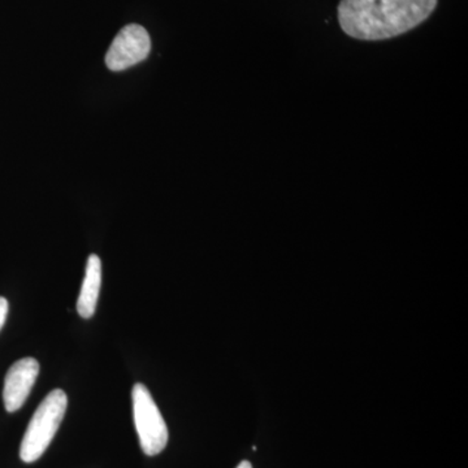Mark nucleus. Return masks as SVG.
Returning a JSON list of instances; mask_svg holds the SVG:
<instances>
[{"label": "nucleus", "instance_id": "3", "mask_svg": "<svg viewBox=\"0 0 468 468\" xmlns=\"http://www.w3.org/2000/svg\"><path fill=\"white\" fill-rule=\"evenodd\" d=\"M135 430L140 437L141 448L149 457L165 451L168 442V428L158 406L144 384H135L132 389Z\"/></svg>", "mask_w": 468, "mask_h": 468}, {"label": "nucleus", "instance_id": "2", "mask_svg": "<svg viewBox=\"0 0 468 468\" xmlns=\"http://www.w3.org/2000/svg\"><path fill=\"white\" fill-rule=\"evenodd\" d=\"M67 406V394L61 389H55L36 410L20 446V458L26 463L38 461L48 451L63 421Z\"/></svg>", "mask_w": 468, "mask_h": 468}, {"label": "nucleus", "instance_id": "6", "mask_svg": "<svg viewBox=\"0 0 468 468\" xmlns=\"http://www.w3.org/2000/svg\"><path fill=\"white\" fill-rule=\"evenodd\" d=\"M101 285V261L98 255L91 254L86 264V275L82 282L81 292L77 300V311L84 319L94 316L100 298Z\"/></svg>", "mask_w": 468, "mask_h": 468}, {"label": "nucleus", "instance_id": "7", "mask_svg": "<svg viewBox=\"0 0 468 468\" xmlns=\"http://www.w3.org/2000/svg\"><path fill=\"white\" fill-rule=\"evenodd\" d=\"M8 309V301L5 298L0 297V329L3 328L5 319H7Z\"/></svg>", "mask_w": 468, "mask_h": 468}, {"label": "nucleus", "instance_id": "8", "mask_svg": "<svg viewBox=\"0 0 468 468\" xmlns=\"http://www.w3.org/2000/svg\"><path fill=\"white\" fill-rule=\"evenodd\" d=\"M237 468H252L250 462L243 461L239 464Z\"/></svg>", "mask_w": 468, "mask_h": 468}, {"label": "nucleus", "instance_id": "1", "mask_svg": "<svg viewBox=\"0 0 468 468\" xmlns=\"http://www.w3.org/2000/svg\"><path fill=\"white\" fill-rule=\"evenodd\" d=\"M439 0H341L338 21L345 33L360 41H383L420 26Z\"/></svg>", "mask_w": 468, "mask_h": 468}, {"label": "nucleus", "instance_id": "4", "mask_svg": "<svg viewBox=\"0 0 468 468\" xmlns=\"http://www.w3.org/2000/svg\"><path fill=\"white\" fill-rule=\"evenodd\" d=\"M151 39L149 33L138 24H131L120 30L106 55V66L113 72H122L137 66L149 57Z\"/></svg>", "mask_w": 468, "mask_h": 468}, {"label": "nucleus", "instance_id": "5", "mask_svg": "<svg viewBox=\"0 0 468 468\" xmlns=\"http://www.w3.org/2000/svg\"><path fill=\"white\" fill-rule=\"evenodd\" d=\"M39 375L38 360L23 358L15 362L5 375L3 401L8 412L23 408Z\"/></svg>", "mask_w": 468, "mask_h": 468}]
</instances>
